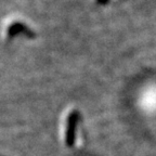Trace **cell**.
<instances>
[{
  "mask_svg": "<svg viewBox=\"0 0 156 156\" xmlns=\"http://www.w3.org/2000/svg\"><path fill=\"white\" fill-rule=\"evenodd\" d=\"M142 107L145 111H154L156 108V90H147L141 99Z\"/></svg>",
  "mask_w": 156,
  "mask_h": 156,
  "instance_id": "cell-1",
  "label": "cell"
},
{
  "mask_svg": "<svg viewBox=\"0 0 156 156\" xmlns=\"http://www.w3.org/2000/svg\"><path fill=\"white\" fill-rule=\"evenodd\" d=\"M76 122V113H72L67 118V130H66V138L67 142L71 143L73 140V133H74V126Z\"/></svg>",
  "mask_w": 156,
  "mask_h": 156,
  "instance_id": "cell-2",
  "label": "cell"
}]
</instances>
